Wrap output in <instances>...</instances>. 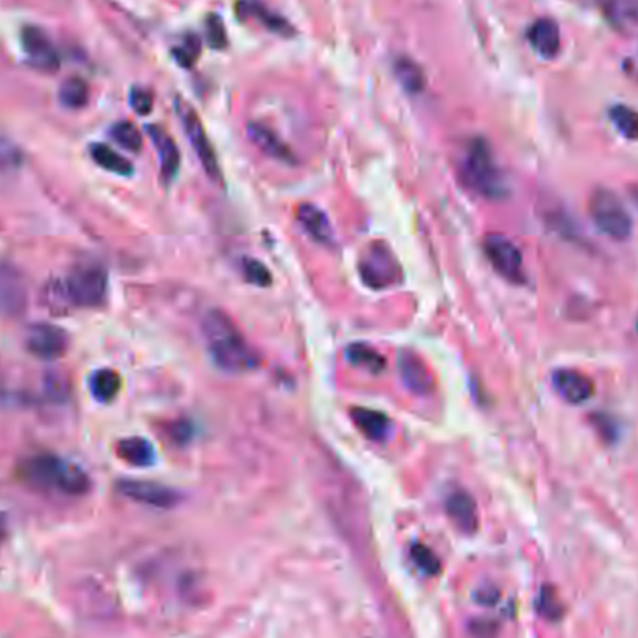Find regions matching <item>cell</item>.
<instances>
[{
  "label": "cell",
  "instance_id": "cell-16",
  "mask_svg": "<svg viewBox=\"0 0 638 638\" xmlns=\"http://www.w3.org/2000/svg\"><path fill=\"white\" fill-rule=\"evenodd\" d=\"M146 131H148V135H150V139L159 153L161 176H162L164 183H173L180 173V162H182L178 144L159 125H148Z\"/></svg>",
  "mask_w": 638,
  "mask_h": 638
},
{
  "label": "cell",
  "instance_id": "cell-23",
  "mask_svg": "<svg viewBox=\"0 0 638 638\" xmlns=\"http://www.w3.org/2000/svg\"><path fill=\"white\" fill-rule=\"evenodd\" d=\"M392 71L396 80L402 84V89L414 96L424 92L425 89V75L422 71V68L409 57H398L392 62Z\"/></svg>",
  "mask_w": 638,
  "mask_h": 638
},
{
  "label": "cell",
  "instance_id": "cell-42",
  "mask_svg": "<svg viewBox=\"0 0 638 638\" xmlns=\"http://www.w3.org/2000/svg\"><path fill=\"white\" fill-rule=\"evenodd\" d=\"M6 534H8V519L5 514H0V547H3L6 539Z\"/></svg>",
  "mask_w": 638,
  "mask_h": 638
},
{
  "label": "cell",
  "instance_id": "cell-38",
  "mask_svg": "<svg viewBox=\"0 0 638 638\" xmlns=\"http://www.w3.org/2000/svg\"><path fill=\"white\" fill-rule=\"evenodd\" d=\"M130 101H131V107L135 109V112L141 114V116L150 114L152 109H153V94L150 90H146V89L135 87L131 90V94H130Z\"/></svg>",
  "mask_w": 638,
  "mask_h": 638
},
{
  "label": "cell",
  "instance_id": "cell-12",
  "mask_svg": "<svg viewBox=\"0 0 638 638\" xmlns=\"http://www.w3.org/2000/svg\"><path fill=\"white\" fill-rule=\"evenodd\" d=\"M398 371L403 387L414 396H430L435 391V379L424 359L411 351L403 350L398 355Z\"/></svg>",
  "mask_w": 638,
  "mask_h": 638
},
{
  "label": "cell",
  "instance_id": "cell-37",
  "mask_svg": "<svg viewBox=\"0 0 638 638\" xmlns=\"http://www.w3.org/2000/svg\"><path fill=\"white\" fill-rule=\"evenodd\" d=\"M23 155L19 148L6 137L0 135V170H14L21 164Z\"/></svg>",
  "mask_w": 638,
  "mask_h": 638
},
{
  "label": "cell",
  "instance_id": "cell-31",
  "mask_svg": "<svg viewBox=\"0 0 638 638\" xmlns=\"http://www.w3.org/2000/svg\"><path fill=\"white\" fill-rule=\"evenodd\" d=\"M112 141L127 152L139 153L142 150V135L131 121H118L110 130Z\"/></svg>",
  "mask_w": 638,
  "mask_h": 638
},
{
  "label": "cell",
  "instance_id": "cell-17",
  "mask_svg": "<svg viewBox=\"0 0 638 638\" xmlns=\"http://www.w3.org/2000/svg\"><path fill=\"white\" fill-rule=\"evenodd\" d=\"M351 420L357 425V430L373 443L387 441L392 434V420L381 411L368 407H353Z\"/></svg>",
  "mask_w": 638,
  "mask_h": 638
},
{
  "label": "cell",
  "instance_id": "cell-14",
  "mask_svg": "<svg viewBox=\"0 0 638 638\" xmlns=\"http://www.w3.org/2000/svg\"><path fill=\"white\" fill-rule=\"evenodd\" d=\"M550 382H552V389L559 392V396L573 405L586 403L588 400H591L595 392L593 381L579 370H570V368L557 370L552 373Z\"/></svg>",
  "mask_w": 638,
  "mask_h": 638
},
{
  "label": "cell",
  "instance_id": "cell-21",
  "mask_svg": "<svg viewBox=\"0 0 638 638\" xmlns=\"http://www.w3.org/2000/svg\"><path fill=\"white\" fill-rule=\"evenodd\" d=\"M528 41L543 58H555L560 51V30L552 19H538L528 30Z\"/></svg>",
  "mask_w": 638,
  "mask_h": 638
},
{
  "label": "cell",
  "instance_id": "cell-22",
  "mask_svg": "<svg viewBox=\"0 0 638 638\" xmlns=\"http://www.w3.org/2000/svg\"><path fill=\"white\" fill-rule=\"evenodd\" d=\"M118 455L133 466H152L157 459L153 445L144 437H127L116 446Z\"/></svg>",
  "mask_w": 638,
  "mask_h": 638
},
{
  "label": "cell",
  "instance_id": "cell-24",
  "mask_svg": "<svg viewBox=\"0 0 638 638\" xmlns=\"http://www.w3.org/2000/svg\"><path fill=\"white\" fill-rule=\"evenodd\" d=\"M346 357L348 361L355 366V368H361L371 375H377L381 373L382 370L387 368V361L385 357H382L381 353H377L371 346L368 344H350L346 348Z\"/></svg>",
  "mask_w": 638,
  "mask_h": 638
},
{
  "label": "cell",
  "instance_id": "cell-10",
  "mask_svg": "<svg viewBox=\"0 0 638 638\" xmlns=\"http://www.w3.org/2000/svg\"><path fill=\"white\" fill-rule=\"evenodd\" d=\"M28 307V284L23 271L10 264L0 262V314L16 319Z\"/></svg>",
  "mask_w": 638,
  "mask_h": 638
},
{
  "label": "cell",
  "instance_id": "cell-20",
  "mask_svg": "<svg viewBox=\"0 0 638 638\" xmlns=\"http://www.w3.org/2000/svg\"><path fill=\"white\" fill-rule=\"evenodd\" d=\"M297 221L303 226V230L318 243L330 245L334 241V230L325 215V211L319 209L314 204H301L297 207Z\"/></svg>",
  "mask_w": 638,
  "mask_h": 638
},
{
  "label": "cell",
  "instance_id": "cell-5",
  "mask_svg": "<svg viewBox=\"0 0 638 638\" xmlns=\"http://www.w3.org/2000/svg\"><path fill=\"white\" fill-rule=\"evenodd\" d=\"M588 209L595 226L607 237L614 241L629 239L633 232V219L616 193L609 189H595L590 196Z\"/></svg>",
  "mask_w": 638,
  "mask_h": 638
},
{
  "label": "cell",
  "instance_id": "cell-6",
  "mask_svg": "<svg viewBox=\"0 0 638 638\" xmlns=\"http://www.w3.org/2000/svg\"><path fill=\"white\" fill-rule=\"evenodd\" d=\"M66 282L75 307L96 309L107 299L109 275L105 267L96 262H82L75 266Z\"/></svg>",
  "mask_w": 638,
  "mask_h": 638
},
{
  "label": "cell",
  "instance_id": "cell-11",
  "mask_svg": "<svg viewBox=\"0 0 638 638\" xmlns=\"http://www.w3.org/2000/svg\"><path fill=\"white\" fill-rule=\"evenodd\" d=\"M21 46L26 62L44 73H55L60 69V55L47 32L39 26H25L21 32Z\"/></svg>",
  "mask_w": 638,
  "mask_h": 638
},
{
  "label": "cell",
  "instance_id": "cell-19",
  "mask_svg": "<svg viewBox=\"0 0 638 638\" xmlns=\"http://www.w3.org/2000/svg\"><path fill=\"white\" fill-rule=\"evenodd\" d=\"M246 133H248V139L252 141V144L256 146L258 150H262L266 155H269L280 162H286V164H295V155L289 150V146H286L280 141V137L275 131H271L269 127H266L262 123H248Z\"/></svg>",
  "mask_w": 638,
  "mask_h": 638
},
{
  "label": "cell",
  "instance_id": "cell-18",
  "mask_svg": "<svg viewBox=\"0 0 638 638\" xmlns=\"http://www.w3.org/2000/svg\"><path fill=\"white\" fill-rule=\"evenodd\" d=\"M237 16L241 19H254L260 25H264L267 30L280 34V36H291L293 26L277 12L267 8L262 0H239L237 3Z\"/></svg>",
  "mask_w": 638,
  "mask_h": 638
},
{
  "label": "cell",
  "instance_id": "cell-28",
  "mask_svg": "<svg viewBox=\"0 0 638 638\" xmlns=\"http://www.w3.org/2000/svg\"><path fill=\"white\" fill-rule=\"evenodd\" d=\"M60 105L69 109V110H78L89 105L90 99V89L89 84L78 77H69L62 82L60 92H58Z\"/></svg>",
  "mask_w": 638,
  "mask_h": 638
},
{
  "label": "cell",
  "instance_id": "cell-36",
  "mask_svg": "<svg viewBox=\"0 0 638 638\" xmlns=\"http://www.w3.org/2000/svg\"><path fill=\"white\" fill-rule=\"evenodd\" d=\"M200 51H202L200 39L194 34H187L185 39H183V44L178 46L173 53H174V57H176L180 66L191 68V66H194L196 58L200 57Z\"/></svg>",
  "mask_w": 638,
  "mask_h": 638
},
{
  "label": "cell",
  "instance_id": "cell-35",
  "mask_svg": "<svg viewBox=\"0 0 638 638\" xmlns=\"http://www.w3.org/2000/svg\"><path fill=\"white\" fill-rule=\"evenodd\" d=\"M205 37H207V44L215 49H225L228 46L225 23L217 14H211L205 19Z\"/></svg>",
  "mask_w": 638,
  "mask_h": 638
},
{
  "label": "cell",
  "instance_id": "cell-33",
  "mask_svg": "<svg viewBox=\"0 0 638 638\" xmlns=\"http://www.w3.org/2000/svg\"><path fill=\"white\" fill-rule=\"evenodd\" d=\"M241 273H243V278L252 286L269 288L273 284L271 271L256 258H243L241 260Z\"/></svg>",
  "mask_w": 638,
  "mask_h": 638
},
{
  "label": "cell",
  "instance_id": "cell-44",
  "mask_svg": "<svg viewBox=\"0 0 638 638\" xmlns=\"http://www.w3.org/2000/svg\"><path fill=\"white\" fill-rule=\"evenodd\" d=\"M636 327H638V323H636Z\"/></svg>",
  "mask_w": 638,
  "mask_h": 638
},
{
  "label": "cell",
  "instance_id": "cell-34",
  "mask_svg": "<svg viewBox=\"0 0 638 638\" xmlns=\"http://www.w3.org/2000/svg\"><path fill=\"white\" fill-rule=\"evenodd\" d=\"M44 392H46V398L55 402V403H60L64 400L69 398V381L64 373L60 371H51L44 377Z\"/></svg>",
  "mask_w": 638,
  "mask_h": 638
},
{
  "label": "cell",
  "instance_id": "cell-30",
  "mask_svg": "<svg viewBox=\"0 0 638 638\" xmlns=\"http://www.w3.org/2000/svg\"><path fill=\"white\" fill-rule=\"evenodd\" d=\"M611 121L614 123L616 130L629 141L638 139V112L625 105H616L609 112Z\"/></svg>",
  "mask_w": 638,
  "mask_h": 638
},
{
  "label": "cell",
  "instance_id": "cell-40",
  "mask_svg": "<svg viewBox=\"0 0 638 638\" xmlns=\"http://www.w3.org/2000/svg\"><path fill=\"white\" fill-rule=\"evenodd\" d=\"M475 638H495V623L491 622H475L473 623Z\"/></svg>",
  "mask_w": 638,
  "mask_h": 638
},
{
  "label": "cell",
  "instance_id": "cell-8",
  "mask_svg": "<svg viewBox=\"0 0 638 638\" xmlns=\"http://www.w3.org/2000/svg\"><path fill=\"white\" fill-rule=\"evenodd\" d=\"M176 110H178L180 121L183 125V131L189 137V142H191L200 164L204 166V173L207 174V178L211 182L223 183V173H221L215 150H213V146L209 142V137L204 130V123L200 121L198 114L194 112V109L191 105H187L182 99L176 101Z\"/></svg>",
  "mask_w": 638,
  "mask_h": 638
},
{
  "label": "cell",
  "instance_id": "cell-2",
  "mask_svg": "<svg viewBox=\"0 0 638 638\" xmlns=\"http://www.w3.org/2000/svg\"><path fill=\"white\" fill-rule=\"evenodd\" d=\"M19 475L26 486L46 493L80 497L90 489L89 475L77 463L53 454L28 457L19 466Z\"/></svg>",
  "mask_w": 638,
  "mask_h": 638
},
{
  "label": "cell",
  "instance_id": "cell-32",
  "mask_svg": "<svg viewBox=\"0 0 638 638\" xmlns=\"http://www.w3.org/2000/svg\"><path fill=\"white\" fill-rule=\"evenodd\" d=\"M411 559L418 566V570L425 575L435 577L441 573V560L437 559V555L430 547L414 543L411 547Z\"/></svg>",
  "mask_w": 638,
  "mask_h": 638
},
{
  "label": "cell",
  "instance_id": "cell-13",
  "mask_svg": "<svg viewBox=\"0 0 638 638\" xmlns=\"http://www.w3.org/2000/svg\"><path fill=\"white\" fill-rule=\"evenodd\" d=\"M118 491L131 498L135 502L152 506V507H161V509H168L174 507L176 504L182 502V495L176 489H170L166 486L161 484H153V482H139V480H121L118 482Z\"/></svg>",
  "mask_w": 638,
  "mask_h": 638
},
{
  "label": "cell",
  "instance_id": "cell-25",
  "mask_svg": "<svg viewBox=\"0 0 638 638\" xmlns=\"http://www.w3.org/2000/svg\"><path fill=\"white\" fill-rule=\"evenodd\" d=\"M121 389V377L110 368H101L90 377L92 396L101 403H110Z\"/></svg>",
  "mask_w": 638,
  "mask_h": 638
},
{
  "label": "cell",
  "instance_id": "cell-29",
  "mask_svg": "<svg viewBox=\"0 0 638 638\" xmlns=\"http://www.w3.org/2000/svg\"><path fill=\"white\" fill-rule=\"evenodd\" d=\"M536 611L541 618L549 620V622H559L564 614V607L562 601L559 598L557 590L552 586H543L536 598Z\"/></svg>",
  "mask_w": 638,
  "mask_h": 638
},
{
  "label": "cell",
  "instance_id": "cell-27",
  "mask_svg": "<svg viewBox=\"0 0 638 638\" xmlns=\"http://www.w3.org/2000/svg\"><path fill=\"white\" fill-rule=\"evenodd\" d=\"M90 155L101 168L107 170V173H112L118 176H131L133 174V164L107 144H92Z\"/></svg>",
  "mask_w": 638,
  "mask_h": 638
},
{
  "label": "cell",
  "instance_id": "cell-9",
  "mask_svg": "<svg viewBox=\"0 0 638 638\" xmlns=\"http://www.w3.org/2000/svg\"><path fill=\"white\" fill-rule=\"evenodd\" d=\"M25 346L41 361H57L69 350V334L53 323H34L26 329Z\"/></svg>",
  "mask_w": 638,
  "mask_h": 638
},
{
  "label": "cell",
  "instance_id": "cell-41",
  "mask_svg": "<svg viewBox=\"0 0 638 638\" xmlns=\"http://www.w3.org/2000/svg\"><path fill=\"white\" fill-rule=\"evenodd\" d=\"M480 603H484V605H491V603H495L497 600H498V591L497 590H484V591H480L478 593V598H476Z\"/></svg>",
  "mask_w": 638,
  "mask_h": 638
},
{
  "label": "cell",
  "instance_id": "cell-26",
  "mask_svg": "<svg viewBox=\"0 0 638 638\" xmlns=\"http://www.w3.org/2000/svg\"><path fill=\"white\" fill-rule=\"evenodd\" d=\"M44 301H46L47 310L53 316H64L75 307L68 282L60 280V278H53L47 282V286L44 289Z\"/></svg>",
  "mask_w": 638,
  "mask_h": 638
},
{
  "label": "cell",
  "instance_id": "cell-3",
  "mask_svg": "<svg viewBox=\"0 0 638 638\" xmlns=\"http://www.w3.org/2000/svg\"><path fill=\"white\" fill-rule=\"evenodd\" d=\"M461 176L466 187L476 194L500 200L507 196V183L495 162L493 152L484 139H473L461 159Z\"/></svg>",
  "mask_w": 638,
  "mask_h": 638
},
{
  "label": "cell",
  "instance_id": "cell-39",
  "mask_svg": "<svg viewBox=\"0 0 638 638\" xmlns=\"http://www.w3.org/2000/svg\"><path fill=\"white\" fill-rule=\"evenodd\" d=\"M170 435H173V439L180 445L187 443L193 437V424L189 420L174 422L173 428H170Z\"/></svg>",
  "mask_w": 638,
  "mask_h": 638
},
{
  "label": "cell",
  "instance_id": "cell-15",
  "mask_svg": "<svg viewBox=\"0 0 638 638\" xmlns=\"http://www.w3.org/2000/svg\"><path fill=\"white\" fill-rule=\"evenodd\" d=\"M446 514L454 527L463 534H475L478 530V506L471 493L455 489L446 497Z\"/></svg>",
  "mask_w": 638,
  "mask_h": 638
},
{
  "label": "cell",
  "instance_id": "cell-4",
  "mask_svg": "<svg viewBox=\"0 0 638 638\" xmlns=\"http://www.w3.org/2000/svg\"><path fill=\"white\" fill-rule=\"evenodd\" d=\"M359 273L370 289H391L403 280V269L385 241H371L359 260Z\"/></svg>",
  "mask_w": 638,
  "mask_h": 638
},
{
  "label": "cell",
  "instance_id": "cell-1",
  "mask_svg": "<svg viewBox=\"0 0 638 638\" xmlns=\"http://www.w3.org/2000/svg\"><path fill=\"white\" fill-rule=\"evenodd\" d=\"M202 336L211 361L219 370L241 375L260 366V355L225 312L209 310L202 318Z\"/></svg>",
  "mask_w": 638,
  "mask_h": 638
},
{
  "label": "cell",
  "instance_id": "cell-43",
  "mask_svg": "<svg viewBox=\"0 0 638 638\" xmlns=\"http://www.w3.org/2000/svg\"><path fill=\"white\" fill-rule=\"evenodd\" d=\"M631 198H633V200H634V204L638 205V187H634V189L631 191Z\"/></svg>",
  "mask_w": 638,
  "mask_h": 638
},
{
  "label": "cell",
  "instance_id": "cell-7",
  "mask_svg": "<svg viewBox=\"0 0 638 638\" xmlns=\"http://www.w3.org/2000/svg\"><path fill=\"white\" fill-rule=\"evenodd\" d=\"M484 252L493 269L512 284H525L527 271L519 246L504 234H487L482 241Z\"/></svg>",
  "mask_w": 638,
  "mask_h": 638
}]
</instances>
